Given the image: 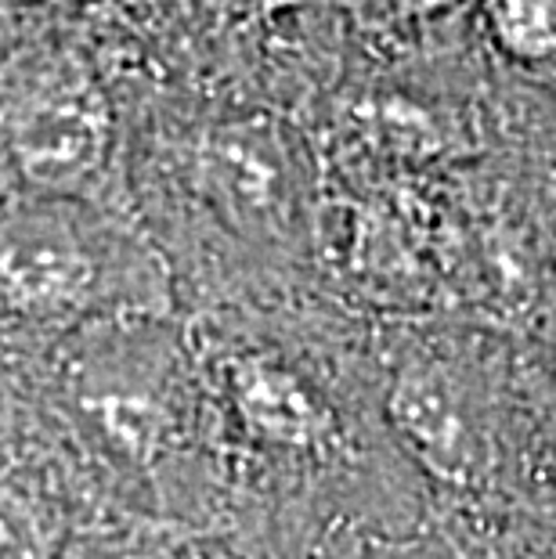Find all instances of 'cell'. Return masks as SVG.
<instances>
[{
	"mask_svg": "<svg viewBox=\"0 0 556 559\" xmlns=\"http://www.w3.org/2000/svg\"><path fill=\"white\" fill-rule=\"evenodd\" d=\"M163 249L116 202L4 192L0 318L29 329H94L170 318Z\"/></svg>",
	"mask_w": 556,
	"mask_h": 559,
	"instance_id": "6da1fadb",
	"label": "cell"
},
{
	"mask_svg": "<svg viewBox=\"0 0 556 559\" xmlns=\"http://www.w3.org/2000/svg\"><path fill=\"white\" fill-rule=\"evenodd\" d=\"M120 112L98 62L58 29L0 44V185L26 195L113 202Z\"/></svg>",
	"mask_w": 556,
	"mask_h": 559,
	"instance_id": "7a4b0ae2",
	"label": "cell"
},
{
	"mask_svg": "<svg viewBox=\"0 0 556 559\" xmlns=\"http://www.w3.org/2000/svg\"><path fill=\"white\" fill-rule=\"evenodd\" d=\"M167 181L196 235L250 253H307L322 235L318 185L304 148L264 112H224L167 141Z\"/></svg>",
	"mask_w": 556,
	"mask_h": 559,
	"instance_id": "3957f363",
	"label": "cell"
},
{
	"mask_svg": "<svg viewBox=\"0 0 556 559\" xmlns=\"http://www.w3.org/2000/svg\"><path fill=\"white\" fill-rule=\"evenodd\" d=\"M387 426L434 480L477 487L506 448L502 379L488 343L419 336L398 350L383 390Z\"/></svg>",
	"mask_w": 556,
	"mask_h": 559,
	"instance_id": "277c9868",
	"label": "cell"
},
{
	"mask_svg": "<svg viewBox=\"0 0 556 559\" xmlns=\"http://www.w3.org/2000/svg\"><path fill=\"white\" fill-rule=\"evenodd\" d=\"M221 397L235 426L257 448L279 455H318L336 440L333 404L297 365L271 350H232L217 365Z\"/></svg>",
	"mask_w": 556,
	"mask_h": 559,
	"instance_id": "5b68a950",
	"label": "cell"
},
{
	"mask_svg": "<svg viewBox=\"0 0 556 559\" xmlns=\"http://www.w3.org/2000/svg\"><path fill=\"white\" fill-rule=\"evenodd\" d=\"M466 15L502 76L556 102V0H470Z\"/></svg>",
	"mask_w": 556,
	"mask_h": 559,
	"instance_id": "8992f818",
	"label": "cell"
},
{
	"mask_svg": "<svg viewBox=\"0 0 556 559\" xmlns=\"http://www.w3.org/2000/svg\"><path fill=\"white\" fill-rule=\"evenodd\" d=\"M0 559H51L40 516L8 491H0Z\"/></svg>",
	"mask_w": 556,
	"mask_h": 559,
	"instance_id": "52a82bcc",
	"label": "cell"
},
{
	"mask_svg": "<svg viewBox=\"0 0 556 559\" xmlns=\"http://www.w3.org/2000/svg\"><path fill=\"white\" fill-rule=\"evenodd\" d=\"M470 0H372V8L398 29H434Z\"/></svg>",
	"mask_w": 556,
	"mask_h": 559,
	"instance_id": "ba28073f",
	"label": "cell"
},
{
	"mask_svg": "<svg viewBox=\"0 0 556 559\" xmlns=\"http://www.w3.org/2000/svg\"><path fill=\"white\" fill-rule=\"evenodd\" d=\"M539 448L546 455V466L556 477V394L549 397V404L542 408V419H539Z\"/></svg>",
	"mask_w": 556,
	"mask_h": 559,
	"instance_id": "9c48e42d",
	"label": "cell"
}]
</instances>
